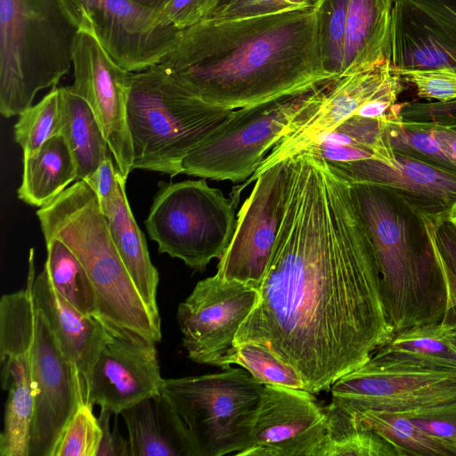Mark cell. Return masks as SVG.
I'll return each mask as SVG.
<instances>
[{
    "mask_svg": "<svg viewBox=\"0 0 456 456\" xmlns=\"http://www.w3.org/2000/svg\"><path fill=\"white\" fill-rule=\"evenodd\" d=\"M289 164L277 238L235 344L269 347L317 394L364 364L391 333L373 245L349 181L306 151Z\"/></svg>",
    "mask_w": 456,
    "mask_h": 456,
    "instance_id": "6da1fadb",
    "label": "cell"
},
{
    "mask_svg": "<svg viewBox=\"0 0 456 456\" xmlns=\"http://www.w3.org/2000/svg\"><path fill=\"white\" fill-rule=\"evenodd\" d=\"M314 7L205 20L181 30L158 64L197 98L232 110L305 93L334 77L322 68Z\"/></svg>",
    "mask_w": 456,
    "mask_h": 456,
    "instance_id": "7a4b0ae2",
    "label": "cell"
},
{
    "mask_svg": "<svg viewBox=\"0 0 456 456\" xmlns=\"http://www.w3.org/2000/svg\"><path fill=\"white\" fill-rule=\"evenodd\" d=\"M349 183L373 245L391 337L439 325L448 285L426 216L391 188Z\"/></svg>",
    "mask_w": 456,
    "mask_h": 456,
    "instance_id": "3957f363",
    "label": "cell"
},
{
    "mask_svg": "<svg viewBox=\"0 0 456 456\" xmlns=\"http://www.w3.org/2000/svg\"><path fill=\"white\" fill-rule=\"evenodd\" d=\"M45 240L58 238L77 256L94 287L99 319L158 343L160 318L144 303L112 241L98 198L84 180L39 208Z\"/></svg>",
    "mask_w": 456,
    "mask_h": 456,
    "instance_id": "277c9868",
    "label": "cell"
},
{
    "mask_svg": "<svg viewBox=\"0 0 456 456\" xmlns=\"http://www.w3.org/2000/svg\"><path fill=\"white\" fill-rule=\"evenodd\" d=\"M232 112L197 98L159 64L130 72L126 120L133 168L170 176L183 174L186 155L221 127Z\"/></svg>",
    "mask_w": 456,
    "mask_h": 456,
    "instance_id": "5b68a950",
    "label": "cell"
},
{
    "mask_svg": "<svg viewBox=\"0 0 456 456\" xmlns=\"http://www.w3.org/2000/svg\"><path fill=\"white\" fill-rule=\"evenodd\" d=\"M77 28L61 0H0V112L19 116L72 64Z\"/></svg>",
    "mask_w": 456,
    "mask_h": 456,
    "instance_id": "8992f818",
    "label": "cell"
},
{
    "mask_svg": "<svg viewBox=\"0 0 456 456\" xmlns=\"http://www.w3.org/2000/svg\"><path fill=\"white\" fill-rule=\"evenodd\" d=\"M264 386L245 369L164 379L162 392L183 426L191 456L240 453L252 444Z\"/></svg>",
    "mask_w": 456,
    "mask_h": 456,
    "instance_id": "52a82bcc",
    "label": "cell"
},
{
    "mask_svg": "<svg viewBox=\"0 0 456 456\" xmlns=\"http://www.w3.org/2000/svg\"><path fill=\"white\" fill-rule=\"evenodd\" d=\"M233 201L204 178L163 183L145 226L160 254L203 272L229 247L236 228Z\"/></svg>",
    "mask_w": 456,
    "mask_h": 456,
    "instance_id": "ba28073f",
    "label": "cell"
},
{
    "mask_svg": "<svg viewBox=\"0 0 456 456\" xmlns=\"http://www.w3.org/2000/svg\"><path fill=\"white\" fill-rule=\"evenodd\" d=\"M309 91L234 110L221 127L186 155L183 174L233 183L250 178Z\"/></svg>",
    "mask_w": 456,
    "mask_h": 456,
    "instance_id": "9c48e42d",
    "label": "cell"
},
{
    "mask_svg": "<svg viewBox=\"0 0 456 456\" xmlns=\"http://www.w3.org/2000/svg\"><path fill=\"white\" fill-rule=\"evenodd\" d=\"M77 30L93 36L123 69L138 72L159 63L180 29L159 12L132 0H61Z\"/></svg>",
    "mask_w": 456,
    "mask_h": 456,
    "instance_id": "30bf717a",
    "label": "cell"
},
{
    "mask_svg": "<svg viewBox=\"0 0 456 456\" xmlns=\"http://www.w3.org/2000/svg\"><path fill=\"white\" fill-rule=\"evenodd\" d=\"M258 297L256 288L216 273L200 281L177 308L188 357L198 363L231 368L236 335Z\"/></svg>",
    "mask_w": 456,
    "mask_h": 456,
    "instance_id": "8fae6325",
    "label": "cell"
},
{
    "mask_svg": "<svg viewBox=\"0 0 456 456\" xmlns=\"http://www.w3.org/2000/svg\"><path fill=\"white\" fill-rule=\"evenodd\" d=\"M36 309L29 286L0 300V377L7 391L1 456H28L35 389L31 346Z\"/></svg>",
    "mask_w": 456,
    "mask_h": 456,
    "instance_id": "7c38bea8",
    "label": "cell"
},
{
    "mask_svg": "<svg viewBox=\"0 0 456 456\" xmlns=\"http://www.w3.org/2000/svg\"><path fill=\"white\" fill-rule=\"evenodd\" d=\"M395 76V72L385 61L362 71L336 76L311 89L280 141L248 182L305 151L322 135L355 115L360 106L387 87Z\"/></svg>",
    "mask_w": 456,
    "mask_h": 456,
    "instance_id": "4fadbf2b",
    "label": "cell"
},
{
    "mask_svg": "<svg viewBox=\"0 0 456 456\" xmlns=\"http://www.w3.org/2000/svg\"><path fill=\"white\" fill-rule=\"evenodd\" d=\"M289 180V159L259 175L237 216L232 241L219 258L216 274L258 289L283 216Z\"/></svg>",
    "mask_w": 456,
    "mask_h": 456,
    "instance_id": "5bb4252c",
    "label": "cell"
},
{
    "mask_svg": "<svg viewBox=\"0 0 456 456\" xmlns=\"http://www.w3.org/2000/svg\"><path fill=\"white\" fill-rule=\"evenodd\" d=\"M31 367L35 405L28 456H53L67 423L85 400V386L37 309Z\"/></svg>",
    "mask_w": 456,
    "mask_h": 456,
    "instance_id": "9a60e30c",
    "label": "cell"
},
{
    "mask_svg": "<svg viewBox=\"0 0 456 456\" xmlns=\"http://www.w3.org/2000/svg\"><path fill=\"white\" fill-rule=\"evenodd\" d=\"M332 398L353 412H401L456 399V370L387 366L368 360L338 379Z\"/></svg>",
    "mask_w": 456,
    "mask_h": 456,
    "instance_id": "2e32d148",
    "label": "cell"
},
{
    "mask_svg": "<svg viewBox=\"0 0 456 456\" xmlns=\"http://www.w3.org/2000/svg\"><path fill=\"white\" fill-rule=\"evenodd\" d=\"M74 83L69 86L96 116L121 175L134 169V152L126 120L130 72L119 67L90 34L77 30L72 46Z\"/></svg>",
    "mask_w": 456,
    "mask_h": 456,
    "instance_id": "e0dca14e",
    "label": "cell"
},
{
    "mask_svg": "<svg viewBox=\"0 0 456 456\" xmlns=\"http://www.w3.org/2000/svg\"><path fill=\"white\" fill-rule=\"evenodd\" d=\"M107 325L110 338L85 380V400L115 415L162 390L155 342Z\"/></svg>",
    "mask_w": 456,
    "mask_h": 456,
    "instance_id": "ac0fdd59",
    "label": "cell"
},
{
    "mask_svg": "<svg viewBox=\"0 0 456 456\" xmlns=\"http://www.w3.org/2000/svg\"><path fill=\"white\" fill-rule=\"evenodd\" d=\"M387 61L396 73L456 72V0H395Z\"/></svg>",
    "mask_w": 456,
    "mask_h": 456,
    "instance_id": "d6986e66",
    "label": "cell"
},
{
    "mask_svg": "<svg viewBox=\"0 0 456 456\" xmlns=\"http://www.w3.org/2000/svg\"><path fill=\"white\" fill-rule=\"evenodd\" d=\"M326 428L324 407L313 393L265 385L252 444L239 456H316Z\"/></svg>",
    "mask_w": 456,
    "mask_h": 456,
    "instance_id": "ffe728a7",
    "label": "cell"
},
{
    "mask_svg": "<svg viewBox=\"0 0 456 456\" xmlns=\"http://www.w3.org/2000/svg\"><path fill=\"white\" fill-rule=\"evenodd\" d=\"M332 166L349 182L395 190L428 217H447L456 205V173L396 151L390 142L373 159Z\"/></svg>",
    "mask_w": 456,
    "mask_h": 456,
    "instance_id": "44dd1931",
    "label": "cell"
},
{
    "mask_svg": "<svg viewBox=\"0 0 456 456\" xmlns=\"http://www.w3.org/2000/svg\"><path fill=\"white\" fill-rule=\"evenodd\" d=\"M34 260L35 252L31 248L27 284L34 306L44 315L61 351L76 367L85 386L99 353L110 338L107 325L94 316L79 312L61 296L45 268L36 275Z\"/></svg>",
    "mask_w": 456,
    "mask_h": 456,
    "instance_id": "7402d4cb",
    "label": "cell"
},
{
    "mask_svg": "<svg viewBox=\"0 0 456 456\" xmlns=\"http://www.w3.org/2000/svg\"><path fill=\"white\" fill-rule=\"evenodd\" d=\"M121 174L113 198L100 206L112 241L134 284L151 313L159 317L157 304L159 273L151 263L143 233L130 208Z\"/></svg>",
    "mask_w": 456,
    "mask_h": 456,
    "instance_id": "603a6c76",
    "label": "cell"
},
{
    "mask_svg": "<svg viewBox=\"0 0 456 456\" xmlns=\"http://www.w3.org/2000/svg\"><path fill=\"white\" fill-rule=\"evenodd\" d=\"M131 456H191L182 421L162 392L120 412Z\"/></svg>",
    "mask_w": 456,
    "mask_h": 456,
    "instance_id": "cb8c5ba5",
    "label": "cell"
},
{
    "mask_svg": "<svg viewBox=\"0 0 456 456\" xmlns=\"http://www.w3.org/2000/svg\"><path fill=\"white\" fill-rule=\"evenodd\" d=\"M395 0H349L343 70L362 71L387 61Z\"/></svg>",
    "mask_w": 456,
    "mask_h": 456,
    "instance_id": "d4e9b609",
    "label": "cell"
},
{
    "mask_svg": "<svg viewBox=\"0 0 456 456\" xmlns=\"http://www.w3.org/2000/svg\"><path fill=\"white\" fill-rule=\"evenodd\" d=\"M77 179L75 159L65 138L57 134L34 154L23 156V175L18 198L41 208Z\"/></svg>",
    "mask_w": 456,
    "mask_h": 456,
    "instance_id": "484cf974",
    "label": "cell"
},
{
    "mask_svg": "<svg viewBox=\"0 0 456 456\" xmlns=\"http://www.w3.org/2000/svg\"><path fill=\"white\" fill-rule=\"evenodd\" d=\"M60 90V123L61 134L72 153L77 178L85 180L109 157V145L89 104L69 86Z\"/></svg>",
    "mask_w": 456,
    "mask_h": 456,
    "instance_id": "4316f807",
    "label": "cell"
},
{
    "mask_svg": "<svg viewBox=\"0 0 456 456\" xmlns=\"http://www.w3.org/2000/svg\"><path fill=\"white\" fill-rule=\"evenodd\" d=\"M369 360L387 366L456 370V350L440 324L393 336Z\"/></svg>",
    "mask_w": 456,
    "mask_h": 456,
    "instance_id": "83f0119b",
    "label": "cell"
},
{
    "mask_svg": "<svg viewBox=\"0 0 456 456\" xmlns=\"http://www.w3.org/2000/svg\"><path fill=\"white\" fill-rule=\"evenodd\" d=\"M388 142L384 122L354 115L322 135L305 151L330 165H339L373 159Z\"/></svg>",
    "mask_w": 456,
    "mask_h": 456,
    "instance_id": "f1b7e54d",
    "label": "cell"
},
{
    "mask_svg": "<svg viewBox=\"0 0 456 456\" xmlns=\"http://www.w3.org/2000/svg\"><path fill=\"white\" fill-rule=\"evenodd\" d=\"M327 428L316 456H399L376 432L362 428L354 414L332 398L324 407Z\"/></svg>",
    "mask_w": 456,
    "mask_h": 456,
    "instance_id": "f546056e",
    "label": "cell"
},
{
    "mask_svg": "<svg viewBox=\"0 0 456 456\" xmlns=\"http://www.w3.org/2000/svg\"><path fill=\"white\" fill-rule=\"evenodd\" d=\"M45 269L55 290L79 312L99 319L97 296L85 267L60 239H46Z\"/></svg>",
    "mask_w": 456,
    "mask_h": 456,
    "instance_id": "4dcf8cb0",
    "label": "cell"
},
{
    "mask_svg": "<svg viewBox=\"0 0 456 456\" xmlns=\"http://www.w3.org/2000/svg\"><path fill=\"white\" fill-rule=\"evenodd\" d=\"M353 413L362 428L381 436L399 456H456V449L424 432L398 412L365 410Z\"/></svg>",
    "mask_w": 456,
    "mask_h": 456,
    "instance_id": "1f68e13d",
    "label": "cell"
},
{
    "mask_svg": "<svg viewBox=\"0 0 456 456\" xmlns=\"http://www.w3.org/2000/svg\"><path fill=\"white\" fill-rule=\"evenodd\" d=\"M348 2L318 0L314 7L322 68L333 77L343 70Z\"/></svg>",
    "mask_w": 456,
    "mask_h": 456,
    "instance_id": "d6a6232c",
    "label": "cell"
},
{
    "mask_svg": "<svg viewBox=\"0 0 456 456\" xmlns=\"http://www.w3.org/2000/svg\"><path fill=\"white\" fill-rule=\"evenodd\" d=\"M60 123V90L53 87L38 103L20 115L13 127L14 140L23 156L32 155L58 134Z\"/></svg>",
    "mask_w": 456,
    "mask_h": 456,
    "instance_id": "836d02e7",
    "label": "cell"
},
{
    "mask_svg": "<svg viewBox=\"0 0 456 456\" xmlns=\"http://www.w3.org/2000/svg\"><path fill=\"white\" fill-rule=\"evenodd\" d=\"M232 364L245 369L265 386L305 389L297 371L262 344L251 341L235 344Z\"/></svg>",
    "mask_w": 456,
    "mask_h": 456,
    "instance_id": "e575fe53",
    "label": "cell"
},
{
    "mask_svg": "<svg viewBox=\"0 0 456 456\" xmlns=\"http://www.w3.org/2000/svg\"><path fill=\"white\" fill-rule=\"evenodd\" d=\"M101 439L99 420L84 400L67 423L53 456H96Z\"/></svg>",
    "mask_w": 456,
    "mask_h": 456,
    "instance_id": "d590c367",
    "label": "cell"
},
{
    "mask_svg": "<svg viewBox=\"0 0 456 456\" xmlns=\"http://www.w3.org/2000/svg\"><path fill=\"white\" fill-rule=\"evenodd\" d=\"M398 413L431 436L456 449V399Z\"/></svg>",
    "mask_w": 456,
    "mask_h": 456,
    "instance_id": "8d00e7d4",
    "label": "cell"
},
{
    "mask_svg": "<svg viewBox=\"0 0 456 456\" xmlns=\"http://www.w3.org/2000/svg\"><path fill=\"white\" fill-rule=\"evenodd\" d=\"M318 0H232L209 20H225L276 14L314 7Z\"/></svg>",
    "mask_w": 456,
    "mask_h": 456,
    "instance_id": "74e56055",
    "label": "cell"
},
{
    "mask_svg": "<svg viewBox=\"0 0 456 456\" xmlns=\"http://www.w3.org/2000/svg\"><path fill=\"white\" fill-rule=\"evenodd\" d=\"M413 85L418 97L439 102L456 100V72L446 69L405 70L398 73Z\"/></svg>",
    "mask_w": 456,
    "mask_h": 456,
    "instance_id": "f35d334b",
    "label": "cell"
},
{
    "mask_svg": "<svg viewBox=\"0 0 456 456\" xmlns=\"http://www.w3.org/2000/svg\"><path fill=\"white\" fill-rule=\"evenodd\" d=\"M220 0H169L159 11L160 18L183 30L209 20Z\"/></svg>",
    "mask_w": 456,
    "mask_h": 456,
    "instance_id": "ab89813d",
    "label": "cell"
},
{
    "mask_svg": "<svg viewBox=\"0 0 456 456\" xmlns=\"http://www.w3.org/2000/svg\"><path fill=\"white\" fill-rule=\"evenodd\" d=\"M403 121H414L444 126L456 131V100L447 102H403Z\"/></svg>",
    "mask_w": 456,
    "mask_h": 456,
    "instance_id": "60d3db41",
    "label": "cell"
},
{
    "mask_svg": "<svg viewBox=\"0 0 456 456\" xmlns=\"http://www.w3.org/2000/svg\"><path fill=\"white\" fill-rule=\"evenodd\" d=\"M426 217L443 269L456 280V226L447 217Z\"/></svg>",
    "mask_w": 456,
    "mask_h": 456,
    "instance_id": "b9f144b4",
    "label": "cell"
},
{
    "mask_svg": "<svg viewBox=\"0 0 456 456\" xmlns=\"http://www.w3.org/2000/svg\"><path fill=\"white\" fill-rule=\"evenodd\" d=\"M119 174V170L114 167L109 156L84 180L96 194L100 206L113 198L118 188Z\"/></svg>",
    "mask_w": 456,
    "mask_h": 456,
    "instance_id": "7bdbcfd3",
    "label": "cell"
},
{
    "mask_svg": "<svg viewBox=\"0 0 456 456\" xmlns=\"http://www.w3.org/2000/svg\"><path fill=\"white\" fill-rule=\"evenodd\" d=\"M114 414L107 409H101L98 418L102 428V439L96 456H131L129 441L123 438L116 421L114 429L110 428V419Z\"/></svg>",
    "mask_w": 456,
    "mask_h": 456,
    "instance_id": "ee69618b",
    "label": "cell"
},
{
    "mask_svg": "<svg viewBox=\"0 0 456 456\" xmlns=\"http://www.w3.org/2000/svg\"><path fill=\"white\" fill-rule=\"evenodd\" d=\"M414 122V121H412ZM425 127L440 142L441 146L456 166V131L436 125L416 122Z\"/></svg>",
    "mask_w": 456,
    "mask_h": 456,
    "instance_id": "f6af8a7d",
    "label": "cell"
},
{
    "mask_svg": "<svg viewBox=\"0 0 456 456\" xmlns=\"http://www.w3.org/2000/svg\"><path fill=\"white\" fill-rule=\"evenodd\" d=\"M445 276L448 285V303L440 325L444 330H452L456 329V280L446 273Z\"/></svg>",
    "mask_w": 456,
    "mask_h": 456,
    "instance_id": "bcb514c9",
    "label": "cell"
},
{
    "mask_svg": "<svg viewBox=\"0 0 456 456\" xmlns=\"http://www.w3.org/2000/svg\"><path fill=\"white\" fill-rule=\"evenodd\" d=\"M142 6L159 12L169 0H132Z\"/></svg>",
    "mask_w": 456,
    "mask_h": 456,
    "instance_id": "7dc6e473",
    "label": "cell"
},
{
    "mask_svg": "<svg viewBox=\"0 0 456 456\" xmlns=\"http://www.w3.org/2000/svg\"><path fill=\"white\" fill-rule=\"evenodd\" d=\"M444 330L446 338L451 343V345L453 346V348L456 350V329H452V330H444Z\"/></svg>",
    "mask_w": 456,
    "mask_h": 456,
    "instance_id": "c3c4849f",
    "label": "cell"
},
{
    "mask_svg": "<svg viewBox=\"0 0 456 456\" xmlns=\"http://www.w3.org/2000/svg\"><path fill=\"white\" fill-rule=\"evenodd\" d=\"M447 219L450 220L456 226V205L451 209L448 214Z\"/></svg>",
    "mask_w": 456,
    "mask_h": 456,
    "instance_id": "681fc988",
    "label": "cell"
},
{
    "mask_svg": "<svg viewBox=\"0 0 456 456\" xmlns=\"http://www.w3.org/2000/svg\"><path fill=\"white\" fill-rule=\"evenodd\" d=\"M231 1H232V0H220V5H219V7H218V8H220V7H222V6L225 5V4H228V3H230ZM218 8H217V9H218Z\"/></svg>",
    "mask_w": 456,
    "mask_h": 456,
    "instance_id": "f907efd6",
    "label": "cell"
}]
</instances>
